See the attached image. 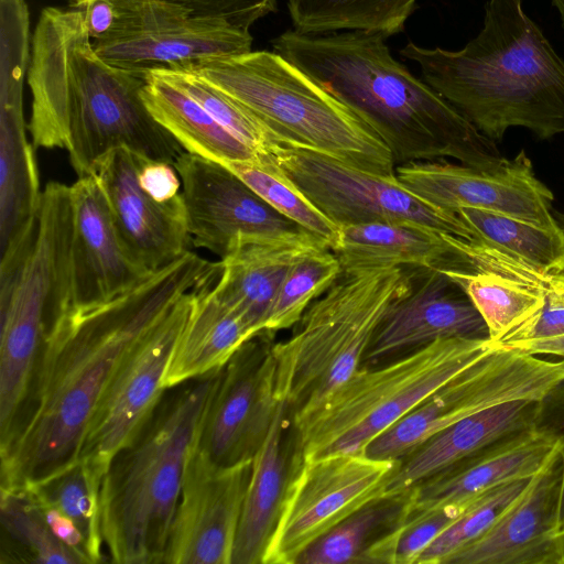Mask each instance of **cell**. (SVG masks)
Masks as SVG:
<instances>
[{"label":"cell","instance_id":"3","mask_svg":"<svg viewBox=\"0 0 564 564\" xmlns=\"http://www.w3.org/2000/svg\"><path fill=\"white\" fill-rule=\"evenodd\" d=\"M386 36L367 31L330 35L288 30L274 52L321 84L387 144L397 165L452 159L480 171L507 160L424 80L395 61Z\"/></svg>","mask_w":564,"mask_h":564},{"label":"cell","instance_id":"42","mask_svg":"<svg viewBox=\"0 0 564 564\" xmlns=\"http://www.w3.org/2000/svg\"><path fill=\"white\" fill-rule=\"evenodd\" d=\"M86 0H82L80 6ZM182 6L192 14L224 20L249 30L264 15L276 10L278 0H167ZM77 8V9H78Z\"/></svg>","mask_w":564,"mask_h":564},{"label":"cell","instance_id":"20","mask_svg":"<svg viewBox=\"0 0 564 564\" xmlns=\"http://www.w3.org/2000/svg\"><path fill=\"white\" fill-rule=\"evenodd\" d=\"M142 155L118 148L94 164L91 175L99 182L115 226L129 254L153 272L188 251L183 195L164 200L145 188L139 178Z\"/></svg>","mask_w":564,"mask_h":564},{"label":"cell","instance_id":"37","mask_svg":"<svg viewBox=\"0 0 564 564\" xmlns=\"http://www.w3.org/2000/svg\"><path fill=\"white\" fill-rule=\"evenodd\" d=\"M102 479L84 462L74 464L50 478L26 486L35 495L65 513L84 536L90 563H99L102 555L100 524V487Z\"/></svg>","mask_w":564,"mask_h":564},{"label":"cell","instance_id":"2","mask_svg":"<svg viewBox=\"0 0 564 564\" xmlns=\"http://www.w3.org/2000/svg\"><path fill=\"white\" fill-rule=\"evenodd\" d=\"M26 79L32 144L66 149L77 177L91 175L96 161L118 148L170 163L185 152L144 105L145 77L97 54L83 10L41 11Z\"/></svg>","mask_w":564,"mask_h":564},{"label":"cell","instance_id":"34","mask_svg":"<svg viewBox=\"0 0 564 564\" xmlns=\"http://www.w3.org/2000/svg\"><path fill=\"white\" fill-rule=\"evenodd\" d=\"M457 214L487 243L551 276L564 272V230L544 228L494 212L460 208Z\"/></svg>","mask_w":564,"mask_h":564},{"label":"cell","instance_id":"22","mask_svg":"<svg viewBox=\"0 0 564 564\" xmlns=\"http://www.w3.org/2000/svg\"><path fill=\"white\" fill-rule=\"evenodd\" d=\"M562 471L558 441L498 520L445 564H564V535L557 532Z\"/></svg>","mask_w":564,"mask_h":564},{"label":"cell","instance_id":"43","mask_svg":"<svg viewBox=\"0 0 564 564\" xmlns=\"http://www.w3.org/2000/svg\"><path fill=\"white\" fill-rule=\"evenodd\" d=\"M562 336H564V304L553 300L546 292L543 307L497 344L510 346Z\"/></svg>","mask_w":564,"mask_h":564},{"label":"cell","instance_id":"29","mask_svg":"<svg viewBox=\"0 0 564 564\" xmlns=\"http://www.w3.org/2000/svg\"><path fill=\"white\" fill-rule=\"evenodd\" d=\"M214 283L197 289L164 376L166 390L223 368L243 343L256 336L239 314L216 297Z\"/></svg>","mask_w":564,"mask_h":564},{"label":"cell","instance_id":"49","mask_svg":"<svg viewBox=\"0 0 564 564\" xmlns=\"http://www.w3.org/2000/svg\"><path fill=\"white\" fill-rule=\"evenodd\" d=\"M552 3L557 9L561 17L562 25L564 28V0H552Z\"/></svg>","mask_w":564,"mask_h":564},{"label":"cell","instance_id":"18","mask_svg":"<svg viewBox=\"0 0 564 564\" xmlns=\"http://www.w3.org/2000/svg\"><path fill=\"white\" fill-rule=\"evenodd\" d=\"M395 176L423 200L447 212L476 208L544 228L561 227L554 216V195L535 175L524 150L495 171L443 160L397 165Z\"/></svg>","mask_w":564,"mask_h":564},{"label":"cell","instance_id":"33","mask_svg":"<svg viewBox=\"0 0 564 564\" xmlns=\"http://www.w3.org/2000/svg\"><path fill=\"white\" fill-rule=\"evenodd\" d=\"M2 560L36 564L82 563L50 529L33 494L25 487H1Z\"/></svg>","mask_w":564,"mask_h":564},{"label":"cell","instance_id":"1","mask_svg":"<svg viewBox=\"0 0 564 564\" xmlns=\"http://www.w3.org/2000/svg\"><path fill=\"white\" fill-rule=\"evenodd\" d=\"M221 262L186 251L116 299L70 308L45 336L29 393L0 440L1 486L39 484L78 459L89 421L129 349Z\"/></svg>","mask_w":564,"mask_h":564},{"label":"cell","instance_id":"14","mask_svg":"<svg viewBox=\"0 0 564 564\" xmlns=\"http://www.w3.org/2000/svg\"><path fill=\"white\" fill-rule=\"evenodd\" d=\"M197 289L184 294L129 349L104 391L78 454L101 479L115 455L138 435L165 393L164 376Z\"/></svg>","mask_w":564,"mask_h":564},{"label":"cell","instance_id":"39","mask_svg":"<svg viewBox=\"0 0 564 564\" xmlns=\"http://www.w3.org/2000/svg\"><path fill=\"white\" fill-rule=\"evenodd\" d=\"M151 73L188 94L219 123L260 155H269L279 143L249 110L194 70L174 67L158 68Z\"/></svg>","mask_w":564,"mask_h":564},{"label":"cell","instance_id":"51","mask_svg":"<svg viewBox=\"0 0 564 564\" xmlns=\"http://www.w3.org/2000/svg\"><path fill=\"white\" fill-rule=\"evenodd\" d=\"M82 0H68L69 8H76Z\"/></svg>","mask_w":564,"mask_h":564},{"label":"cell","instance_id":"9","mask_svg":"<svg viewBox=\"0 0 564 564\" xmlns=\"http://www.w3.org/2000/svg\"><path fill=\"white\" fill-rule=\"evenodd\" d=\"M492 345L490 339L443 338L379 367L361 366L313 414L292 426L302 459L365 454L376 437Z\"/></svg>","mask_w":564,"mask_h":564},{"label":"cell","instance_id":"5","mask_svg":"<svg viewBox=\"0 0 564 564\" xmlns=\"http://www.w3.org/2000/svg\"><path fill=\"white\" fill-rule=\"evenodd\" d=\"M221 370L171 388L112 458L100 487L101 532L112 562L163 563L187 458Z\"/></svg>","mask_w":564,"mask_h":564},{"label":"cell","instance_id":"10","mask_svg":"<svg viewBox=\"0 0 564 564\" xmlns=\"http://www.w3.org/2000/svg\"><path fill=\"white\" fill-rule=\"evenodd\" d=\"M564 380V359H547L496 344L386 432L365 454L401 460L429 438L490 406L541 400Z\"/></svg>","mask_w":564,"mask_h":564},{"label":"cell","instance_id":"32","mask_svg":"<svg viewBox=\"0 0 564 564\" xmlns=\"http://www.w3.org/2000/svg\"><path fill=\"white\" fill-rule=\"evenodd\" d=\"M416 0H288L294 30L318 35L367 31L386 37L403 31Z\"/></svg>","mask_w":564,"mask_h":564},{"label":"cell","instance_id":"25","mask_svg":"<svg viewBox=\"0 0 564 564\" xmlns=\"http://www.w3.org/2000/svg\"><path fill=\"white\" fill-rule=\"evenodd\" d=\"M301 451L286 405L281 402L252 459L231 564H263Z\"/></svg>","mask_w":564,"mask_h":564},{"label":"cell","instance_id":"7","mask_svg":"<svg viewBox=\"0 0 564 564\" xmlns=\"http://www.w3.org/2000/svg\"><path fill=\"white\" fill-rule=\"evenodd\" d=\"M249 110L279 143L314 150L387 176L397 164L350 108L276 52L250 51L187 66Z\"/></svg>","mask_w":564,"mask_h":564},{"label":"cell","instance_id":"45","mask_svg":"<svg viewBox=\"0 0 564 564\" xmlns=\"http://www.w3.org/2000/svg\"><path fill=\"white\" fill-rule=\"evenodd\" d=\"M26 488V487H25ZM39 502L45 520L54 535L75 553L82 563H90L83 534L76 524L58 508L35 495L28 488Z\"/></svg>","mask_w":564,"mask_h":564},{"label":"cell","instance_id":"48","mask_svg":"<svg viewBox=\"0 0 564 564\" xmlns=\"http://www.w3.org/2000/svg\"><path fill=\"white\" fill-rule=\"evenodd\" d=\"M547 294L564 304V272L551 275L547 282Z\"/></svg>","mask_w":564,"mask_h":564},{"label":"cell","instance_id":"12","mask_svg":"<svg viewBox=\"0 0 564 564\" xmlns=\"http://www.w3.org/2000/svg\"><path fill=\"white\" fill-rule=\"evenodd\" d=\"M111 1L113 25L94 41L95 50L105 62L142 77L158 68L187 67L252 51L249 30L194 15L174 2Z\"/></svg>","mask_w":564,"mask_h":564},{"label":"cell","instance_id":"4","mask_svg":"<svg viewBox=\"0 0 564 564\" xmlns=\"http://www.w3.org/2000/svg\"><path fill=\"white\" fill-rule=\"evenodd\" d=\"M400 54L479 132L500 141L521 127L539 139L564 134V61L521 0H488L481 31L462 50L421 47Z\"/></svg>","mask_w":564,"mask_h":564},{"label":"cell","instance_id":"31","mask_svg":"<svg viewBox=\"0 0 564 564\" xmlns=\"http://www.w3.org/2000/svg\"><path fill=\"white\" fill-rule=\"evenodd\" d=\"M409 490L383 494L308 545L295 564H380L383 541L401 528Z\"/></svg>","mask_w":564,"mask_h":564},{"label":"cell","instance_id":"46","mask_svg":"<svg viewBox=\"0 0 564 564\" xmlns=\"http://www.w3.org/2000/svg\"><path fill=\"white\" fill-rule=\"evenodd\" d=\"M78 9L84 12L86 28L93 42L109 33L115 21L111 0H86Z\"/></svg>","mask_w":564,"mask_h":564},{"label":"cell","instance_id":"6","mask_svg":"<svg viewBox=\"0 0 564 564\" xmlns=\"http://www.w3.org/2000/svg\"><path fill=\"white\" fill-rule=\"evenodd\" d=\"M72 241L70 186L51 181L33 232L1 254L0 440L26 399L45 336L72 308Z\"/></svg>","mask_w":564,"mask_h":564},{"label":"cell","instance_id":"44","mask_svg":"<svg viewBox=\"0 0 564 564\" xmlns=\"http://www.w3.org/2000/svg\"><path fill=\"white\" fill-rule=\"evenodd\" d=\"M535 425L557 436L561 442L563 471L557 532L564 535V380L558 382L539 401Z\"/></svg>","mask_w":564,"mask_h":564},{"label":"cell","instance_id":"47","mask_svg":"<svg viewBox=\"0 0 564 564\" xmlns=\"http://www.w3.org/2000/svg\"><path fill=\"white\" fill-rule=\"evenodd\" d=\"M508 347L518 348L538 356L546 355L564 359V336L552 339L518 343Z\"/></svg>","mask_w":564,"mask_h":564},{"label":"cell","instance_id":"28","mask_svg":"<svg viewBox=\"0 0 564 564\" xmlns=\"http://www.w3.org/2000/svg\"><path fill=\"white\" fill-rule=\"evenodd\" d=\"M539 401L490 406L438 432L400 460L384 494L406 491L496 441L534 426Z\"/></svg>","mask_w":564,"mask_h":564},{"label":"cell","instance_id":"40","mask_svg":"<svg viewBox=\"0 0 564 564\" xmlns=\"http://www.w3.org/2000/svg\"><path fill=\"white\" fill-rule=\"evenodd\" d=\"M529 480H511L477 496L421 554L416 564H445L451 556L480 538L518 498Z\"/></svg>","mask_w":564,"mask_h":564},{"label":"cell","instance_id":"8","mask_svg":"<svg viewBox=\"0 0 564 564\" xmlns=\"http://www.w3.org/2000/svg\"><path fill=\"white\" fill-rule=\"evenodd\" d=\"M410 286L406 267L343 272L313 302L300 327L272 345L275 395L292 426L313 414L365 361L390 305Z\"/></svg>","mask_w":564,"mask_h":564},{"label":"cell","instance_id":"41","mask_svg":"<svg viewBox=\"0 0 564 564\" xmlns=\"http://www.w3.org/2000/svg\"><path fill=\"white\" fill-rule=\"evenodd\" d=\"M473 501L444 506L405 520L398 529L393 564H416L421 554Z\"/></svg>","mask_w":564,"mask_h":564},{"label":"cell","instance_id":"35","mask_svg":"<svg viewBox=\"0 0 564 564\" xmlns=\"http://www.w3.org/2000/svg\"><path fill=\"white\" fill-rule=\"evenodd\" d=\"M486 323L489 339L500 343L544 305L547 288L494 273H452Z\"/></svg>","mask_w":564,"mask_h":564},{"label":"cell","instance_id":"16","mask_svg":"<svg viewBox=\"0 0 564 564\" xmlns=\"http://www.w3.org/2000/svg\"><path fill=\"white\" fill-rule=\"evenodd\" d=\"M173 164L182 182L192 241L219 260L248 242L311 234L271 207L225 164L186 151Z\"/></svg>","mask_w":564,"mask_h":564},{"label":"cell","instance_id":"24","mask_svg":"<svg viewBox=\"0 0 564 564\" xmlns=\"http://www.w3.org/2000/svg\"><path fill=\"white\" fill-rule=\"evenodd\" d=\"M558 441L536 425L496 441L410 488L404 521L444 506L468 503L500 484L531 478Z\"/></svg>","mask_w":564,"mask_h":564},{"label":"cell","instance_id":"23","mask_svg":"<svg viewBox=\"0 0 564 564\" xmlns=\"http://www.w3.org/2000/svg\"><path fill=\"white\" fill-rule=\"evenodd\" d=\"M70 197L72 308H88L128 292L152 272L126 250L94 175L77 177L70 185Z\"/></svg>","mask_w":564,"mask_h":564},{"label":"cell","instance_id":"30","mask_svg":"<svg viewBox=\"0 0 564 564\" xmlns=\"http://www.w3.org/2000/svg\"><path fill=\"white\" fill-rule=\"evenodd\" d=\"M141 96L153 118L184 151L223 164L250 161L260 155L188 94L151 72L145 75Z\"/></svg>","mask_w":564,"mask_h":564},{"label":"cell","instance_id":"15","mask_svg":"<svg viewBox=\"0 0 564 564\" xmlns=\"http://www.w3.org/2000/svg\"><path fill=\"white\" fill-rule=\"evenodd\" d=\"M343 272L386 267H422L453 273H494L542 286L546 276L487 242L469 241L408 221L340 227L333 250Z\"/></svg>","mask_w":564,"mask_h":564},{"label":"cell","instance_id":"21","mask_svg":"<svg viewBox=\"0 0 564 564\" xmlns=\"http://www.w3.org/2000/svg\"><path fill=\"white\" fill-rule=\"evenodd\" d=\"M406 268L409 290L388 308L364 362L375 366L443 338L489 339L481 315L446 272Z\"/></svg>","mask_w":564,"mask_h":564},{"label":"cell","instance_id":"36","mask_svg":"<svg viewBox=\"0 0 564 564\" xmlns=\"http://www.w3.org/2000/svg\"><path fill=\"white\" fill-rule=\"evenodd\" d=\"M225 165L281 215L323 240L332 250L338 246L340 227L315 206L271 155Z\"/></svg>","mask_w":564,"mask_h":564},{"label":"cell","instance_id":"27","mask_svg":"<svg viewBox=\"0 0 564 564\" xmlns=\"http://www.w3.org/2000/svg\"><path fill=\"white\" fill-rule=\"evenodd\" d=\"M24 78H1L0 93V242L1 253L34 229L41 200L33 148L23 117Z\"/></svg>","mask_w":564,"mask_h":564},{"label":"cell","instance_id":"11","mask_svg":"<svg viewBox=\"0 0 564 564\" xmlns=\"http://www.w3.org/2000/svg\"><path fill=\"white\" fill-rule=\"evenodd\" d=\"M273 161L339 227L408 221L469 241L485 242L457 213L441 209L404 187L397 176L364 171L314 150L276 143Z\"/></svg>","mask_w":564,"mask_h":564},{"label":"cell","instance_id":"13","mask_svg":"<svg viewBox=\"0 0 564 564\" xmlns=\"http://www.w3.org/2000/svg\"><path fill=\"white\" fill-rule=\"evenodd\" d=\"M399 464L350 453L301 459L263 564H295L314 541L382 496Z\"/></svg>","mask_w":564,"mask_h":564},{"label":"cell","instance_id":"38","mask_svg":"<svg viewBox=\"0 0 564 564\" xmlns=\"http://www.w3.org/2000/svg\"><path fill=\"white\" fill-rule=\"evenodd\" d=\"M341 273L337 256L327 247L302 254L285 274L263 332L273 336L297 324L312 301L324 294Z\"/></svg>","mask_w":564,"mask_h":564},{"label":"cell","instance_id":"17","mask_svg":"<svg viewBox=\"0 0 564 564\" xmlns=\"http://www.w3.org/2000/svg\"><path fill=\"white\" fill-rule=\"evenodd\" d=\"M271 338L253 336L223 367L196 442L218 466L252 460L270 431L281 403Z\"/></svg>","mask_w":564,"mask_h":564},{"label":"cell","instance_id":"50","mask_svg":"<svg viewBox=\"0 0 564 564\" xmlns=\"http://www.w3.org/2000/svg\"><path fill=\"white\" fill-rule=\"evenodd\" d=\"M554 216L558 223V225L562 227V229L564 230V213H561V212H555L554 210Z\"/></svg>","mask_w":564,"mask_h":564},{"label":"cell","instance_id":"26","mask_svg":"<svg viewBox=\"0 0 564 564\" xmlns=\"http://www.w3.org/2000/svg\"><path fill=\"white\" fill-rule=\"evenodd\" d=\"M319 247L329 248L312 234L245 243L220 260L221 272L212 291L258 335L263 332L279 288L292 263Z\"/></svg>","mask_w":564,"mask_h":564},{"label":"cell","instance_id":"19","mask_svg":"<svg viewBox=\"0 0 564 564\" xmlns=\"http://www.w3.org/2000/svg\"><path fill=\"white\" fill-rule=\"evenodd\" d=\"M252 460L218 466L191 451L163 563L231 564Z\"/></svg>","mask_w":564,"mask_h":564}]
</instances>
